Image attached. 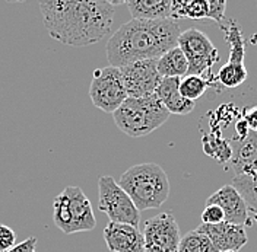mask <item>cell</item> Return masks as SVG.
I'll return each mask as SVG.
<instances>
[{"instance_id": "obj_15", "label": "cell", "mask_w": 257, "mask_h": 252, "mask_svg": "<svg viewBox=\"0 0 257 252\" xmlns=\"http://www.w3.org/2000/svg\"><path fill=\"white\" fill-rule=\"evenodd\" d=\"M180 80V78H162L155 91V96L170 114L187 115L194 110V102L181 96L178 91Z\"/></svg>"}, {"instance_id": "obj_28", "label": "cell", "mask_w": 257, "mask_h": 252, "mask_svg": "<svg viewBox=\"0 0 257 252\" xmlns=\"http://www.w3.org/2000/svg\"><path fill=\"white\" fill-rule=\"evenodd\" d=\"M244 121L247 123V126H248V128H250L251 131L257 133V105L256 107H253V108H250V110L245 111V114H244Z\"/></svg>"}, {"instance_id": "obj_11", "label": "cell", "mask_w": 257, "mask_h": 252, "mask_svg": "<svg viewBox=\"0 0 257 252\" xmlns=\"http://www.w3.org/2000/svg\"><path fill=\"white\" fill-rule=\"evenodd\" d=\"M205 233L213 243L216 252H238L247 243V233L244 226L222 221L219 224H202L196 229Z\"/></svg>"}, {"instance_id": "obj_10", "label": "cell", "mask_w": 257, "mask_h": 252, "mask_svg": "<svg viewBox=\"0 0 257 252\" xmlns=\"http://www.w3.org/2000/svg\"><path fill=\"white\" fill-rule=\"evenodd\" d=\"M127 98H148L155 95L162 80L157 69V60H144L120 69Z\"/></svg>"}, {"instance_id": "obj_24", "label": "cell", "mask_w": 257, "mask_h": 252, "mask_svg": "<svg viewBox=\"0 0 257 252\" xmlns=\"http://www.w3.org/2000/svg\"><path fill=\"white\" fill-rule=\"evenodd\" d=\"M200 219H202V224H219L225 221V216L224 211L218 205H205Z\"/></svg>"}, {"instance_id": "obj_13", "label": "cell", "mask_w": 257, "mask_h": 252, "mask_svg": "<svg viewBox=\"0 0 257 252\" xmlns=\"http://www.w3.org/2000/svg\"><path fill=\"white\" fill-rule=\"evenodd\" d=\"M104 240L111 252H145L142 232L130 224L110 221L104 229Z\"/></svg>"}, {"instance_id": "obj_9", "label": "cell", "mask_w": 257, "mask_h": 252, "mask_svg": "<svg viewBox=\"0 0 257 252\" xmlns=\"http://www.w3.org/2000/svg\"><path fill=\"white\" fill-rule=\"evenodd\" d=\"M142 235L145 252H178L181 236L173 213H160L148 219Z\"/></svg>"}, {"instance_id": "obj_1", "label": "cell", "mask_w": 257, "mask_h": 252, "mask_svg": "<svg viewBox=\"0 0 257 252\" xmlns=\"http://www.w3.org/2000/svg\"><path fill=\"white\" fill-rule=\"evenodd\" d=\"M44 28L50 37L70 47H85L110 35L115 8L110 2H40Z\"/></svg>"}, {"instance_id": "obj_7", "label": "cell", "mask_w": 257, "mask_h": 252, "mask_svg": "<svg viewBox=\"0 0 257 252\" xmlns=\"http://www.w3.org/2000/svg\"><path fill=\"white\" fill-rule=\"evenodd\" d=\"M91 101L98 110L114 114L127 99L121 72L117 67L107 66L96 69L89 86Z\"/></svg>"}, {"instance_id": "obj_14", "label": "cell", "mask_w": 257, "mask_h": 252, "mask_svg": "<svg viewBox=\"0 0 257 252\" xmlns=\"http://www.w3.org/2000/svg\"><path fill=\"white\" fill-rule=\"evenodd\" d=\"M231 144V165L235 171V175L257 173V133L248 131V134L242 139L234 137L229 140Z\"/></svg>"}, {"instance_id": "obj_29", "label": "cell", "mask_w": 257, "mask_h": 252, "mask_svg": "<svg viewBox=\"0 0 257 252\" xmlns=\"http://www.w3.org/2000/svg\"><path fill=\"white\" fill-rule=\"evenodd\" d=\"M253 217H254V221H256L257 224V211H253Z\"/></svg>"}, {"instance_id": "obj_25", "label": "cell", "mask_w": 257, "mask_h": 252, "mask_svg": "<svg viewBox=\"0 0 257 252\" xmlns=\"http://www.w3.org/2000/svg\"><path fill=\"white\" fill-rule=\"evenodd\" d=\"M16 233L6 224H0V252H8L16 243Z\"/></svg>"}, {"instance_id": "obj_12", "label": "cell", "mask_w": 257, "mask_h": 252, "mask_svg": "<svg viewBox=\"0 0 257 252\" xmlns=\"http://www.w3.org/2000/svg\"><path fill=\"white\" fill-rule=\"evenodd\" d=\"M206 205H218L224 211L225 221L245 226L248 223V207L241 194L231 184L224 185L209 195Z\"/></svg>"}, {"instance_id": "obj_2", "label": "cell", "mask_w": 257, "mask_h": 252, "mask_svg": "<svg viewBox=\"0 0 257 252\" xmlns=\"http://www.w3.org/2000/svg\"><path fill=\"white\" fill-rule=\"evenodd\" d=\"M180 35V24L174 19H132L121 25L108 40V63L112 67L121 69L136 62L158 60L167 51L177 47Z\"/></svg>"}, {"instance_id": "obj_22", "label": "cell", "mask_w": 257, "mask_h": 252, "mask_svg": "<svg viewBox=\"0 0 257 252\" xmlns=\"http://www.w3.org/2000/svg\"><path fill=\"white\" fill-rule=\"evenodd\" d=\"M178 252H216V249L205 233L194 229L180 239Z\"/></svg>"}, {"instance_id": "obj_17", "label": "cell", "mask_w": 257, "mask_h": 252, "mask_svg": "<svg viewBox=\"0 0 257 252\" xmlns=\"http://www.w3.org/2000/svg\"><path fill=\"white\" fill-rule=\"evenodd\" d=\"M157 69L161 78H180L189 75V63L184 53L178 47L171 48L157 60Z\"/></svg>"}, {"instance_id": "obj_27", "label": "cell", "mask_w": 257, "mask_h": 252, "mask_svg": "<svg viewBox=\"0 0 257 252\" xmlns=\"http://www.w3.org/2000/svg\"><path fill=\"white\" fill-rule=\"evenodd\" d=\"M8 252H37V237L31 236L22 240L21 243H16Z\"/></svg>"}, {"instance_id": "obj_23", "label": "cell", "mask_w": 257, "mask_h": 252, "mask_svg": "<svg viewBox=\"0 0 257 252\" xmlns=\"http://www.w3.org/2000/svg\"><path fill=\"white\" fill-rule=\"evenodd\" d=\"M203 149L205 152L208 153L209 156H212L213 159H216L218 162H226V160H231V155H232V150H231V144L229 140H222V139H216V137H209L206 136L203 139Z\"/></svg>"}, {"instance_id": "obj_30", "label": "cell", "mask_w": 257, "mask_h": 252, "mask_svg": "<svg viewBox=\"0 0 257 252\" xmlns=\"http://www.w3.org/2000/svg\"><path fill=\"white\" fill-rule=\"evenodd\" d=\"M226 252H235V251H226Z\"/></svg>"}, {"instance_id": "obj_5", "label": "cell", "mask_w": 257, "mask_h": 252, "mask_svg": "<svg viewBox=\"0 0 257 252\" xmlns=\"http://www.w3.org/2000/svg\"><path fill=\"white\" fill-rule=\"evenodd\" d=\"M54 224L66 235L95 229L92 204L79 187H66L53 201Z\"/></svg>"}, {"instance_id": "obj_3", "label": "cell", "mask_w": 257, "mask_h": 252, "mask_svg": "<svg viewBox=\"0 0 257 252\" xmlns=\"http://www.w3.org/2000/svg\"><path fill=\"white\" fill-rule=\"evenodd\" d=\"M118 185L126 191L139 211L160 208L170 195V181L157 163H139L121 175Z\"/></svg>"}, {"instance_id": "obj_8", "label": "cell", "mask_w": 257, "mask_h": 252, "mask_svg": "<svg viewBox=\"0 0 257 252\" xmlns=\"http://www.w3.org/2000/svg\"><path fill=\"white\" fill-rule=\"evenodd\" d=\"M177 47L180 48L189 63V75L202 76L209 73L213 64L219 60V51L213 46L205 32L196 28L181 32L177 41Z\"/></svg>"}, {"instance_id": "obj_16", "label": "cell", "mask_w": 257, "mask_h": 252, "mask_svg": "<svg viewBox=\"0 0 257 252\" xmlns=\"http://www.w3.org/2000/svg\"><path fill=\"white\" fill-rule=\"evenodd\" d=\"M171 0H135L126 3L133 19L142 21L171 19Z\"/></svg>"}, {"instance_id": "obj_6", "label": "cell", "mask_w": 257, "mask_h": 252, "mask_svg": "<svg viewBox=\"0 0 257 252\" xmlns=\"http://www.w3.org/2000/svg\"><path fill=\"white\" fill-rule=\"evenodd\" d=\"M98 210L105 213L112 223H124L135 227L141 223V211L110 175H102L98 181Z\"/></svg>"}, {"instance_id": "obj_20", "label": "cell", "mask_w": 257, "mask_h": 252, "mask_svg": "<svg viewBox=\"0 0 257 252\" xmlns=\"http://www.w3.org/2000/svg\"><path fill=\"white\" fill-rule=\"evenodd\" d=\"M231 185L237 189L251 211H257V173H241L232 178Z\"/></svg>"}, {"instance_id": "obj_19", "label": "cell", "mask_w": 257, "mask_h": 252, "mask_svg": "<svg viewBox=\"0 0 257 252\" xmlns=\"http://www.w3.org/2000/svg\"><path fill=\"white\" fill-rule=\"evenodd\" d=\"M213 79H215V76L212 78L210 72L208 73V78L187 75V76H184L183 79L180 80L178 91H180L183 98L194 102L196 99H199V98H202L205 95V92L208 91V88L210 86Z\"/></svg>"}, {"instance_id": "obj_21", "label": "cell", "mask_w": 257, "mask_h": 252, "mask_svg": "<svg viewBox=\"0 0 257 252\" xmlns=\"http://www.w3.org/2000/svg\"><path fill=\"white\" fill-rule=\"evenodd\" d=\"M248 73L245 70V66L244 63H232V62H228L221 67V70L218 72L216 75V79L221 85H224L225 88H237L242 85L245 79H247Z\"/></svg>"}, {"instance_id": "obj_26", "label": "cell", "mask_w": 257, "mask_h": 252, "mask_svg": "<svg viewBox=\"0 0 257 252\" xmlns=\"http://www.w3.org/2000/svg\"><path fill=\"white\" fill-rule=\"evenodd\" d=\"M225 8L226 3L222 0H209L208 2V18L216 21L219 25L222 24L225 15Z\"/></svg>"}, {"instance_id": "obj_18", "label": "cell", "mask_w": 257, "mask_h": 252, "mask_svg": "<svg viewBox=\"0 0 257 252\" xmlns=\"http://www.w3.org/2000/svg\"><path fill=\"white\" fill-rule=\"evenodd\" d=\"M222 31L225 34V40L231 47L229 53V62L232 63H242L244 62V47L245 41L242 38V32L240 30L238 22L234 19L226 21V25H221Z\"/></svg>"}, {"instance_id": "obj_4", "label": "cell", "mask_w": 257, "mask_h": 252, "mask_svg": "<svg viewBox=\"0 0 257 252\" xmlns=\"http://www.w3.org/2000/svg\"><path fill=\"white\" fill-rule=\"evenodd\" d=\"M170 112L152 95L148 98H127L112 114L114 123L133 139L144 137L168 121Z\"/></svg>"}]
</instances>
